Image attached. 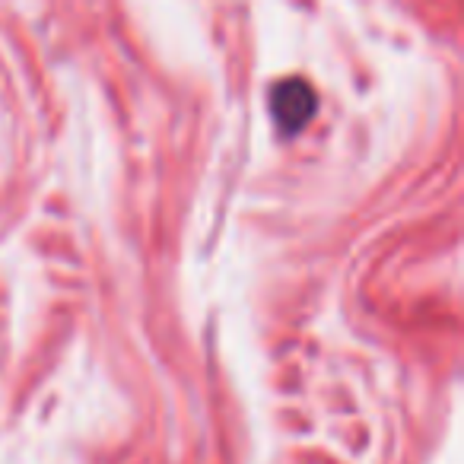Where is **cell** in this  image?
<instances>
[{"mask_svg": "<svg viewBox=\"0 0 464 464\" xmlns=\"http://www.w3.org/2000/svg\"><path fill=\"white\" fill-rule=\"evenodd\" d=\"M271 105H274V118L284 130H299L315 111V92L309 83L303 80H284V83L274 86L271 92Z\"/></svg>", "mask_w": 464, "mask_h": 464, "instance_id": "obj_1", "label": "cell"}]
</instances>
